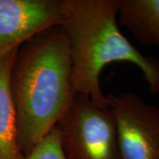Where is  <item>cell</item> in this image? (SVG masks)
Masks as SVG:
<instances>
[{
  "label": "cell",
  "mask_w": 159,
  "mask_h": 159,
  "mask_svg": "<svg viewBox=\"0 0 159 159\" xmlns=\"http://www.w3.org/2000/svg\"><path fill=\"white\" fill-rule=\"evenodd\" d=\"M63 20V0H0V54Z\"/></svg>",
  "instance_id": "obj_5"
},
{
  "label": "cell",
  "mask_w": 159,
  "mask_h": 159,
  "mask_svg": "<svg viewBox=\"0 0 159 159\" xmlns=\"http://www.w3.org/2000/svg\"><path fill=\"white\" fill-rule=\"evenodd\" d=\"M122 159H159V108L133 92L109 94Z\"/></svg>",
  "instance_id": "obj_4"
},
{
  "label": "cell",
  "mask_w": 159,
  "mask_h": 159,
  "mask_svg": "<svg viewBox=\"0 0 159 159\" xmlns=\"http://www.w3.org/2000/svg\"><path fill=\"white\" fill-rule=\"evenodd\" d=\"M24 159H67L61 144L60 132L54 126L29 153Z\"/></svg>",
  "instance_id": "obj_8"
},
{
  "label": "cell",
  "mask_w": 159,
  "mask_h": 159,
  "mask_svg": "<svg viewBox=\"0 0 159 159\" xmlns=\"http://www.w3.org/2000/svg\"><path fill=\"white\" fill-rule=\"evenodd\" d=\"M118 18L137 41L159 48V0H119Z\"/></svg>",
  "instance_id": "obj_7"
},
{
  "label": "cell",
  "mask_w": 159,
  "mask_h": 159,
  "mask_svg": "<svg viewBox=\"0 0 159 159\" xmlns=\"http://www.w3.org/2000/svg\"><path fill=\"white\" fill-rule=\"evenodd\" d=\"M20 47L0 54V159L25 158L18 142L16 112L10 84L11 69Z\"/></svg>",
  "instance_id": "obj_6"
},
{
  "label": "cell",
  "mask_w": 159,
  "mask_h": 159,
  "mask_svg": "<svg viewBox=\"0 0 159 159\" xmlns=\"http://www.w3.org/2000/svg\"><path fill=\"white\" fill-rule=\"evenodd\" d=\"M10 84L19 146L26 156L58 124L74 98L69 43L61 27L46 29L19 48Z\"/></svg>",
  "instance_id": "obj_1"
},
{
  "label": "cell",
  "mask_w": 159,
  "mask_h": 159,
  "mask_svg": "<svg viewBox=\"0 0 159 159\" xmlns=\"http://www.w3.org/2000/svg\"><path fill=\"white\" fill-rule=\"evenodd\" d=\"M57 125L67 159H122L110 107L101 108L90 99L74 95Z\"/></svg>",
  "instance_id": "obj_3"
},
{
  "label": "cell",
  "mask_w": 159,
  "mask_h": 159,
  "mask_svg": "<svg viewBox=\"0 0 159 159\" xmlns=\"http://www.w3.org/2000/svg\"><path fill=\"white\" fill-rule=\"evenodd\" d=\"M119 0H63L61 27L69 43L74 95L109 107L100 77L111 63L136 66L151 94L159 93V58L143 55L120 31Z\"/></svg>",
  "instance_id": "obj_2"
}]
</instances>
